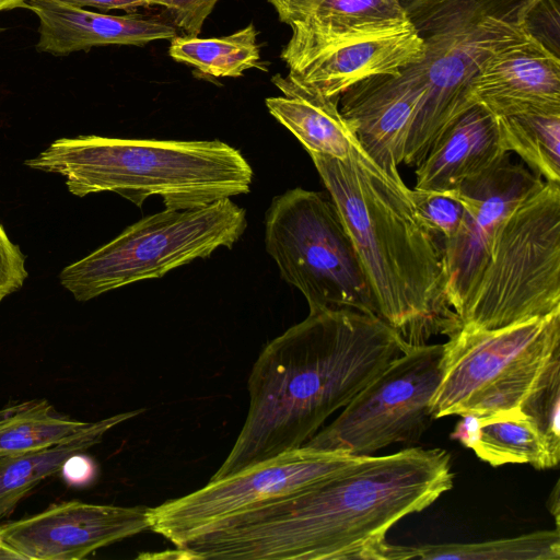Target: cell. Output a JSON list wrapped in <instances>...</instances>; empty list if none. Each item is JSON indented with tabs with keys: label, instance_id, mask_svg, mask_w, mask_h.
<instances>
[{
	"label": "cell",
	"instance_id": "obj_1",
	"mask_svg": "<svg viewBox=\"0 0 560 560\" xmlns=\"http://www.w3.org/2000/svg\"><path fill=\"white\" fill-rule=\"evenodd\" d=\"M453 482L443 448L364 455L295 492L214 522L177 547L188 559H413V547L388 544L387 532L429 508Z\"/></svg>",
	"mask_w": 560,
	"mask_h": 560
},
{
	"label": "cell",
	"instance_id": "obj_2",
	"mask_svg": "<svg viewBox=\"0 0 560 560\" xmlns=\"http://www.w3.org/2000/svg\"><path fill=\"white\" fill-rule=\"evenodd\" d=\"M408 348L375 313L310 310L305 319L268 342L255 361L244 424L210 480L302 447Z\"/></svg>",
	"mask_w": 560,
	"mask_h": 560
},
{
	"label": "cell",
	"instance_id": "obj_3",
	"mask_svg": "<svg viewBox=\"0 0 560 560\" xmlns=\"http://www.w3.org/2000/svg\"><path fill=\"white\" fill-rule=\"evenodd\" d=\"M352 241L376 313L409 346L457 329L444 295L442 241L416 209L402 178L357 143L346 159L310 154Z\"/></svg>",
	"mask_w": 560,
	"mask_h": 560
},
{
	"label": "cell",
	"instance_id": "obj_4",
	"mask_svg": "<svg viewBox=\"0 0 560 560\" xmlns=\"http://www.w3.org/2000/svg\"><path fill=\"white\" fill-rule=\"evenodd\" d=\"M24 164L60 174L78 197L112 191L141 207L155 196L175 210L247 194L253 180L243 154L220 140L60 138Z\"/></svg>",
	"mask_w": 560,
	"mask_h": 560
},
{
	"label": "cell",
	"instance_id": "obj_5",
	"mask_svg": "<svg viewBox=\"0 0 560 560\" xmlns=\"http://www.w3.org/2000/svg\"><path fill=\"white\" fill-rule=\"evenodd\" d=\"M424 43L423 58L396 77L424 94L402 163L417 165L440 132L466 110V90L493 51L532 34L544 0H401Z\"/></svg>",
	"mask_w": 560,
	"mask_h": 560
},
{
	"label": "cell",
	"instance_id": "obj_6",
	"mask_svg": "<svg viewBox=\"0 0 560 560\" xmlns=\"http://www.w3.org/2000/svg\"><path fill=\"white\" fill-rule=\"evenodd\" d=\"M560 310V183L544 182L502 222L490 258L456 315L495 329Z\"/></svg>",
	"mask_w": 560,
	"mask_h": 560
},
{
	"label": "cell",
	"instance_id": "obj_7",
	"mask_svg": "<svg viewBox=\"0 0 560 560\" xmlns=\"http://www.w3.org/2000/svg\"><path fill=\"white\" fill-rule=\"evenodd\" d=\"M247 228L246 211L231 198L189 209H164L125 229L59 279L79 302L133 282L155 279L220 247L232 248Z\"/></svg>",
	"mask_w": 560,
	"mask_h": 560
},
{
	"label": "cell",
	"instance_id": "obj_8",
	"mask_svg": "<svg viewBox=\"0 0 560 560\" xmlns=\"http://www.w3.org/2000/svg\"><path fill=\"white\" fill-rule=\"evenodd\" d=\"M265 245L281 278L310 310L353 308L376 313L370 283L330 198L293 188L273 198L265 219Z\"/></svg>",
	"mask_w": 560,
	"mask_h": 560
},
{
	"label": "cell",
	"instance_id": "obj_9",
	"mask_svg": "<svg viewBox=\"0 0 560 560\" xmlns=\"http://www.w3.org/2000/svg\"><path fill=\"white\" fill-rule=\"evenodd\" d=\"M443 343L408 348L303 447L355 456L415 443L435 420L431 401L442 377Z\"/></svg>",
	"mask_w": 560,
	"mask_h": 560
},
{
	"label": "cell",
	"instance_id": "obj_10",
	"mask_svg": "<svg viewBox=\"0 0 560 560\" xmlns=\"http://www.w3.org/2000/svg\"><path fill=\"white\" fill-rule=\"evenodd\" d=\"M362 456L300 447L209 481L184 497L149 508L150 529L175 546L199 529L257 504L295 492Z\"/></svg>",
	"mask_w": 560,
	"mask_h": 560
},
{
	"label": "cell",
	"instance_id": "obj_11",
	"mask_svg": "<svg viewBox=\"0 0 560 560\" xmlns=\"http://www.w3.org/2000/svg\"><path fill=\"white\" fill-rule=\"evenodd\" d=\"M443 343L442 377L431 401L434 419L521 365L560 349V310L495 329L459 327Z\"/></svg>",
	"mask_w": 560,
	"mask_h": 560
},
{
	"label": "cell",
	"instance_id": "obj_12",
	"mask_svg": "<svg viewBox=\"0 0 560 560\" xmlns=\"http://www.w3.org/2000/svg\"><path fill=\"white\" fill-rule=\"evenodd\" d=\"M542 184L539 175L512 163L508 154L454 189L464 214L457 233L442 248L444 295L455 319L490 258L502 222Z\"/></svg>",
	"mask_w": 560,
	"mask_h": 560
},
{
	"label": "cell",
	"instance_id": "obj_13",
	"mask_svg": "<svg viewBox=\"0 0 560 560\" xmlns=\"http://www.w3.org/2000/svg\"><path fill=\"white\" fill-rule=\"evenodd\" d=\"M147 529L148 506L69 501L0 525V537L25 560H80Z\"/></svg>",
	"mask_w": 560,
	"mask_h": 560
},
{
	"label": "cell",
	"instance_id": "obj_14",
	"mask_svg": "<svg viewBox=\"0 0 560 560\" xmlns=\"http://www.w3.org/2000/svg\"><path fill=\"white\" fill-rule=\"evenodd\" d=\"M465 97L468 106L479 104L497 117L560 110L559 56L530 34L488 56Z\"/></svg>",
	"mask_w": 560,
	"mask_h": 560
},
{
	"label": "cell",
	"instance_id": "obj_15",
	"mask_svg": "<svg viewBox=\"0 0 560 560\" xmlns=\"http://www.w3.org/2000/svg\"><path fill=\"white\" fill-rule=\"evenodd\" d=\"M423 98L396 75L366 79L340 95L339 110L357 143L395 179Z\"/></svg>",
	"mask_w": 560,
	"mask_h": 560
},
{
	"label": "cell",
	"instance_id": "obj_16",
	"mask_svg": "<svg viewBox=\"0 0 560 560\" xmlns=\"http://www.w3.org/2000/svg\"><path fill=\"white\" fill-rule=\"evenodd\" d=\"M424 43L412 23L396 30L359 35L325 50L285 77L307 91L327 97L378 75H397L420 61Z\"/></svg>",
	"mask_w": 560,
	"mask_h": 560
},
{
	"label": "cell",
	"instance_id": "obj_17",
	"mask_svg": "<svg viewBox=\"0 0 560 560\" xmlns=\"http://www.w3.org/2000/svg\"><path fill=\"white\" fill-rule=\"evenodd\" d=\"M282 22L292 31L281 51L289 71L349 38L411 23L401 0H315Z\"/></svg>",
	"mask_w": 560,
	"mask_h": 560
},
{
	"label": "cell",
	"instance_id": "obj_18",
	"mask_svg": "<svg viewBox=\"0 0 560 560\" xmlns=\"http://www.w3.org/2000/svg\"><path fill=\"white\" fill-rule=\"evenodd\" d=\"M510 154L498 117L474 104L452 120L416 165L415 189L450 191L491 168Z\"/></svg>",
	"mask_w": 560,
	"mask_h": 560
},
{
	"label": "cell",
	"instance_id": "obj_19",
	"mask_svg": "<svg viewBox=\"0 0 560 560\" xmlns=\"http://www.w3.org/2000/svg\"><path fill=\"white\" fill-rule=\"evenodd\" d=\"M26 4L39 19L36 50L54 56L89 51L97 46H143L177 35L174 26L140 15H108L56 0H26Z\"/></svg>",
	"mask_w": 560,
	"mask_h": 560
},
{
	"label": "cell",
	"instance_id": "obj_20",
	"mask_svg": "<svg viewBox=\"0 0 560 560\" xmlns=\"http://www.w3.org/2000/svg\"><path fill=\"white\" fill-rule=\"evenodd\" d=\"M283 96L268 97L269 113L302 143L308 154L346 159L355 139L340 110V97L307 91L281 74L272 77Z\"/></svg>",
	"mask_w": 560,
	"mask_h": 560
},
{
	"label": "cell",
	"instance_id": "obj_21",
	"mask_svg": "<svg viewBox=\"0 0 560 560\" xmlns=\"http://www.w3.org/2000/svg\"><path fill=\"white\" fill-rule=\"evenodd\" d=\"M143 409L90 422L63 442L47 448L0 457V521L40 481L58 472L72 454L98 444L112 428L137 417Z\"/></svg>",
	"mask_w": 560,
	"mask_h": 560
},
{
	"label": "cell",
	"instance_id": "obj_22",
	"mask_svg": "<svg viewBox=\"0 0 560 560\" xmlns=\"http://www.w3.org/2000/svg\"><path fill=\"white\" fill-rule=\"evenodd\" d=\"M493 467L529 464L536 469L558 466L546 441L520 409L480 417L479 436L471 447Z\"/></svg>",
	"mask_w": 560,
	"mask_h": 560
},
{
	"label": "cell",
	"instance_id": "obj_23",
	"mask_svg": "<svg viewBox=\"0 0 560 560\" xmlns=\"http://www.w3.org/2000/svg\"><path fill=\"white\" fill-rule=\"evenodd\" d=\"M90 422L59 415L47 400H30L0 410V457L50 447Z\"/></svg>",
	"mask_w": 560,
	"mask_h": 560
},
{
	"label": "cell",
	"instance_id": "obj_24",
	"mask_svg": "<svg viewBox=\"0 0 560 560\" xmlns=\"http://www.w3.org/2000/svg\"><path fill=\"white\" fill-rule=\"evenodd\" d=\"M505 150L515 152L544 182L560 183V110L498 117Z\"/></svg>",
	"mask_w": 560,
	"mask_h": 560
},
{
	"label": "cell",
	"instance_id": "obj_25",
	"mask_svg": "<svg viewBox=\"0 0 560 560\" xmlns=\"http://www.w3.org/2000/svg\"><path fill=\"white\" fill-rule=\"evenodd\" d=\"M257 31L253 24L231 35L200 38L175 36L171 39L170 56L190 65L205 75L238 78L246 70L259 67L260 54Z\"/></svg>",
	"mask_w": 560,
	"mask_h": 560
},
{
	"label": "cell",
	"instance_id": "obj_26",
	"mask_svg": "<svg viewBox=\"0 0 560 560\" xmlns=\"http://www.w3.org/2000/svg\"><path fill=\"white\" fill-rule=\"evenodd\" d=\"M422 560H559V529L536 530L515 537L469 544H438L413 547Z\"/></svg>",
	"mask_w": 560,
	"mask_h": 560
},
{
	"label": "cell",
	"instance_id": "obj_27",
	"mask_svg": "<svg viewBox=\"0 0 560 560\" xmlns=\"http://www.w3.org/2000/svg\"><path fill=\"white\" fill-rule=\"evenodd\" d=\"M558 352H560V349L550 355L525 363L490 383L465 402L458 416L476 415L485 417L518 409L547 364Z\"/></svg>",
	"mask_w": 560,
	"mask_h": 560
},
{
	"label": "cell",
	"instance_id": "obj_28",
	"mask_svg": "<svg viewBox=\"0 0 560 560\" xmlns=\"http://www.w3.org/2000/svg\"><path fill=\"white\" fill-rule=\"evenodd\" d=\"M547 443L555 462L560 460V352L556 353L537 383L520 405Z\"/></svg>",
	"mask_w": 560,
	"mask_h": 560
},
{
	"label": "cell",
	"instance_id": "obj_29",
	"mask_svg": "<svg viewBox=\"0 0 560 560\" xmlns=\"http://www.w3.org/2000/svg\"><path fill=\"white\" fill-rule=\"evenodd\" d=\"M411 199L422 220L443 242L452 240L460 225L464 206L455 190L427 191L410 189Z\"/></svg>",
	"mask_w": 560,
	"mask_h": 560
},
{
	"label": "cell",
	"instance_id": "obj_30",
	"mask_svg": "<svg viewBox=\"0 0 560 560\" xmlns=\"http://www.w3.org/2000/svg\"><path fill=\"white\" fill-rule=\"evenodd\" d=\"M28 273L25 267V255L19 245L13 244L0 223V302L19 291Z\"/></svg>",
	"mask_w": 560,
	"mask_h": 560
},
{
	"label": "cell",
	"instance_id": "obj_31",
	"mask_svg": "<svg viewBox=\"0 0 560 560\" xmlns=\"http://www.w3.org/2000/svg\"><path fill=\"white\" fill-rule=\"evenodd\" d=\"M219 0H171L168 10L176 27L186 35L197 36Z\"/></svg>",
	"mask_w": 560,
	"mask_h": 560
},
{
	"label": "cell",
	"instance_id": "obj_32",
	"mask_svg": "<svg viewBox=\"0 0 560 560\" xmlns=\"http://www.w3.org/2000/svg\"><path fill=\"white\" fill-rule=\"evenodd\" d=\"M63 480L70 486L88 485L95 476L94 462L83 452L70 455L62 464L60 470Z\"/></svg>",
	"mask_w": 560,
	"mask_h": 560
},
{
	"label": "cell",
	"instance_id": "obj_33",
	"mask_svg": "<svg viewBox=\"0 0 560 560\" xmlns=\"http://www.w3.org/2000/svg\"><path fill=\"white\" fill-rule=\"evenodd\" d=\"M63 4L81 8L92 7L103 11L124 10L133 13L138 8H148L151 4L145 0H56Z\"/></svg>",
	"mask_w": 560,
	"mask_h": 560
},
{
	"label": "cell",
	"instance_id": "obj_34",
	"mask_svg": "<svg viewBox=\"0 0 560 560\" xmlns=\"http://www.w3.org/2000/svg\"><path fill=\"white\" fill-rule=\"evenodd\" d=\"M456 423L451 439L458 441L463 446L471 448L479 436L480 417L476 415H463Z\"/></svg>",
	"mask_w": 560,
	"mask_h": 560
},
{
	"label": "cell",
	"instance_id": "obj_35",
	"mask_svg": "<svg viewBox=\"0 0 560 560\" xmlns=\"http://www.w3.org/2000/svg\"><path fill=\"white\" fill-rule=\"evenodd\" d=\"M276 9L279 20L283 21L292 13L308 5L315 0H267Z\"/></svg>",
	"mask_w": 560,
	"mask_h": 560
},
{
	"label": "cell",
	"instance_id": "obj_36",
	"mask_svg": "<svg viewBox=\"0 0 560 560\" xmlns=\"http://www.w3.org/2000/svg\"><path fill=\"white\" fill-rule=\"evenodd\" d=\"M0 560H25L22 555L7 545L0 537Z\"/></svg>",
	"mask_w": 560,
	"mask_h": 560
},
{
	"label": "cell",
	"instance_id": "obj_37",
	"mask_svg": "<svg viewBox=\"0 0 560 560\" xmlns=\"http://www.w3.org/2000/svg\"><path fill=\"white\" fill-rule=\"evenodd\" d=\"M559 483L557 482L555 486L553 491L551 492V497L549 499V502H551V505L548 504L549 510L551 514H553L557 527L559 529Z\"/></svg>",
	"mask_w": 560,
	"mask_h": 560
},
{
	"label": "cell",
	"instance_id": "obj_38",
	"mask_svg": "<svg viewBox=\"0 0 560 560\" xmlns=\"http://www.w3.org/2000/svg\"><path fill=\"white\" fill-rule=\"evenodd\" d=\"M16 8L26 9V0H0V11H7Z\"/></svg>",
	"mask_w": 560,
	"mask_h": 560
},
{
	"label": "cell",
	"instance_id": "obj_39",
	"mask_svg": "<svg viewBox=\"0 0 560 560\" xmlns=\"http://www.w3.org/2000/svg\"><path fill=\"white\" fill-rule=\"evenodd\" d=\"M145 1H148L151 5L159 4V5L165 7L166 9H168V7L171 4V0H145Z\"/></svg>",
	"mask_w": 560,
	"mask_h": 560
},
{
	"label": "cell",
	"instance_id": "obj_40",
	"mask_svg": "<svg viewBox=\"0 0 560 560\" xmlns=\"http://www.w3.org/2000/svg\"><path fill=\"white\" fill-rule=\"evenodd\" d=\"M3 31V28L0 27V32Z\"/></svg>",
	"mask_w": 560,
	"mask_h": 560
}]
</instances>
